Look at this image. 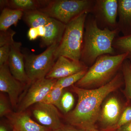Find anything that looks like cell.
<instances>
[{"mask_svg":"<svg viewBox=\"0 0 131 131\" xmlns=\"http://www.w3.org/2000/svg\"><path fill=\"white\" fill-rule=\"evenodd\" d=\"M12 131H16L15 129H13V130H12Z\"/></svg>","mask_w":131,"mask_h":131,"instance_id":"e575fe53","label":"cell"},{"mask_svg":"<svg viewBox=\"0 0 131 131\" xmlns=\"http://www.w3.org/2000/svg\"><path fill=\"white\" fill-rule=\"evenodd\" d=\"M127 54H105L98 58L88 69L83 78L76 83V86L94 89L105 85L113 79L121 70Z\"/></svg>","mask_w":131,"mask_h":131,"instance_id":"3957f363","label":"cell"},{"mask_svg":"<svg viewBox=\"0 0 131 131\" xmlns=\"http://www.w3.org/2000/svg\"><path fill=\"white\" fill-rule=\"evenodd\" d=\"M88 69L83 70L74 74L57 80L56 84L62 87L63 89L73 86L75 83L81 80L86 73Z\"/></svg>","mask_w":131,"mask_h":131,"instance_id":"603a6c76","label":"cell"},{"mask_svg":"<svg viewBox=\"0 0 131 131\" xmlns=\"http://www.w3.org/2000/svg\"><path fill=\"white\" fill-rule=\"evenodd\" d=\"M7 117L10 125L16 131H51L33 120L25 111L12 112Z\"/></svg>","mask_w":131,"mask_h":131,"instance_id":"5bb4252c","label":"cell"},{"mask_svg":"<svg viewBox=\"0 0 131 131\" xmlns=\"http://www.w3.org/2000/svg\"><path fill=\"white\" fill-rule=\"evenodd\" d=\"M8 102L3 95L0 96V116L1 117L9 115L12 113Z\"/></svg>","mask_w":131,"mask_h":131,"instance_id":"4316f807","label":"cell"},{"mask_svg":"<svg viewBox=\"0 0 131 131\" xmlns=\"http://www.w3.org/2000/svg\"><path fill=\"white\" fill-rule=\"evenodd\" d=\"M86 131H100L99 130H98L96 128H93V129H90V130H87Z\"/></svg>","mask_w":131,"mask_h":131,"instance_id":"836d02e7","label":"cell"},{"mask_svg":"<svg viewBox=\"0 0 131 131\" xmlns=\"http://www.w3.org/2000/svg\"><path fill=\"white\" fill-rule=\"evenodd\" d=\"M24 13L22 18L30 28H37L40 26H45L50 19V18L39 10H32Z\"/></svg>","mask_w":131,"mask_h":131,"instance_id":"d6986e66","label":"cell"},{"mask_svg":"<svg viewBox=\"0 0 131 131\" xmlns=\"http://www.w3.org/2000/svg\"><path fill=\"white\" fill-rule=\"evenodd\" d=\"M21 45L20 42L14 41L12 44L8 63L9 70L15 78L24 84H31L26 72Z\"/></svg>","mask_w":131,"mask_h":131,"instance_id":"7c38bea8","label":"cell"},{"mask_svg":"<svg viewBox=\"0 0 131 131\" xmlns=\"http://www.w3.org/2000/svg\"><path fill=\"white\" fill-rule=\"evenodd\" d=\"M0 131H10L9 126L6 123L1 122Z\"/></svg>","mask_w":131,"mask_h":131,"instance_id":"d6a6232c","label":"cell"},{"mask_svg":"<svg viewBox=\"0 0 131 131\" xmlns=\"http://www.w3.org/2000/svg\"><path fill=\"white\" fill-rule=\"evenodd\" d=\"M38 33L39 37L41 38L43 37L45 34V26H41L37 27Z\"/></svg>","mask_w":131,"mask_h":131,"instance_id":"1f68e13d","label":"cell"},{"mask_svg":"<svg viewBox=\"0 0 131 131\" xmlns=\"http://www.w3.org/2000/svg\"><path fill=\"white\" fill-rule=\"evenodd\" d=\"M48 0H1L2 10L5 8L17 9L23 12L38 10L47 4Z\"/></svg>","mask_w":131,"mask_h":131,"instance_id":"e0dca14e","label":"cell"},{"mask_svg":"<svg viewBox=\"0 0 131 131\" xmlns=\"http://www.w3.org/2000/svg\"><path fill=\"white\" fill-rule=\"evenodd\" d=\"M122 112L121 103L116 97L108 98L104 103L99 117V120L103 126L102 130L110 129L115 125Z\"/></svg>","mask_w":131,"mask_h":131,"instance_id":"4fadbf2b","label":"cell"},{"mask_svg":"<svg viewBox=\"0 0 131 131\" xmlns=\"http://www.w3.org/2000/svg\"><path fill=\"white\" fill-rule=\"evenodd\" d=\"M59 44L52 45L38 55L32 53L28 49H21L26 73L31 84L46 77L56 61L54 54Z\"/></svg>","mask_w":131,"mask_h":131,"instance_id":"8992f818","label":"cell"},{"mask_svg":"<svg viewBox=\"0 0 131 131\" xmlns=\"http://www.w3.org/2000/svg\"><path fill=\"white\" fill-rule=\"evenodd\" d=\"M118 0H95L90 14L94 16L98 27L111 30L117 29Z\"/></svg>","mask_w":131,"mask_h":131,"instance_id":"52a82bcc","label":"cell"},{"mask_svg":"<svg viewBox=\"0 0 131 131\" xmlns=\"http://www.w3.org/2000/svg\"><path fill=\"white\" fill-rule=\"evenodd\" d=\"M51 131H85L82 129L77 128L70 125H64L61 128L55 130Z\"/></svg>","mask_w":131,"mask_h":131,"instance_id":"f546056e","label":"cell"},{"mask_svg":"<svg viewBox=\"0 0 131 131\" xmlns=\"http://www.w3.org/2000/svg\"><path fill=\"white\" fill-rule=\"evenodd\" d=\"M112 131H131V122Z\"/></svg>","mask_w":131,"mask_h":131,"instance_id":"4dcf8cb0","label":"cell"},{"mask_svg":"<svg viewBox=\"0 0 131 131\" xmlns=\"http://www.w3.org/2000/svg\"><path fill=\"white\" fill-rule=\"evenodd\" d=\"M11 46L6 45L0 47V66L8 62L11 51Z\"/></svg>","mask_w":131,"mask_h":131,"instance_id":"83f0119b","label":"cell"},{"mask_svg":"<svg viewBox=\"0 0 131 131\" xmlns=\"http://www.w3.org/2000/svg\"><path fill=\"white\" fill-rule=\"evenodd\" d=\"M75 100L73 95L69 91L64 92L60 100L58 108L64 113L68 114L73 108Z\"/></svg>","mask_w":131,"mask_h":131,"instance_id":"cb8c5ba5","label":"cell"},{"mask_svg":"<svg viewBox=\"0 0 131 131\" xmlns=\"http://www.w3.org/2000/svg\"><path fill=\"white\" fill-rule=\"evenodd\" d=\"M32 113L40 125L51 131L59 129L64 125L57 107L53 105L42 102L37 103L33 108Z\"/></svg>","mask_w":131,"mask_h":131,"instance_id":"9c48e42d","label":"cell"},{"mask_svg":"<svg viewBox=\"0 0 131 131\" xmlns=\"http://www.w3.org/2000/svg\"></svg>","mask_w":131,"mask_h":131,"instance_id":"d590c367","label":"cell"},{"mask_svg":"<svg viewBox=\"0 0 131 131\" xmlns=\"http://www.w3.org/2000/svg\"><path fill=\"white\" fill-rule=\"evenodd\" d=\"M125 84V91L127 98L131 100V61L126 59L121 69Z\"/></svg>","mask_w":131,"mask_h":131,"instance_id":"7402d4cb","label":"cell"},{"mask_svg":"<svg viewBox=\"0 0 131 131\" xmlns=\"http://www.w3.org/2000/svg\"><path fill=\"white\" fill-rule=\"evenodd\" d=\"M88 69L81 61H76L66 57L60 56L45 78L58 80Z\"/></svg>","mask_w":131,"mask_h":131,"instance_id":"8fae6325","label":"cell"},{"mask_svg":"<svg viewBox=\"0 0 131 131\" xmlns=\"http://www.w3.org/2000/svg\"><path fill=\"white\" fill-rule=\"evenodd\" d=\"M113 47L117 54H127L126 59L131 61V34L115 38Z\"/></svg>","mask_w":131,"mask_h":131,"instance_id":"ffe728a7","label":"cell"},{"mask_svg":"<svg viewBox=\"0 0 131 131\" xmlns=\"http://www.w3.org/2000/svg\"><path fill=\"white\" fill-rule=\"evenodd\" d=\"M88 14H82L66 25L62 40L54 54L56 61L60 56L80 61L85 22Z\"/></svg>","mask_w":131,"mask_h":131,"instance_id":"277c9868","label":"cell"},{"mask_svg":"<svg viewBox=\"0 0 131 131\" xmlns=\"http://www.w3.org/2000/svg\"><path fill=\"white\" fill-rule=\"evenodd\" d=\"M27 36L30 40H34L39 37L37 28H30L27 33Z\"/></svg>","mask_w":131,"mask_h":131,"instance_id":"f1b7e54d","label":"cell"},{"mask_svg":"<svg viewBox=\"0 0 131 131\" xmlns=\"http://www.w3.org/2000/svg\"><path fill=\"white\" fill-rule=\"evenodd\" d=\"M124 83L121 70L112 81L100 88L86 89L73 85L72 90L77 95L78 101L74 109L66 115V120L69 125L85 131L96 128L104 99Z\"/></svg>","mask_w":131,"mask_h":131,"instance_id":"6da1fadb","label":"cell"},{"mask_svg":"<svg viewBox=\"0 0 131 131\" xmlns=\"http://www.w3.org/2000/svg\"><path fill=\"white\" fill-rule=\"evenodd\" d=\"M24 84L12 75L8 62L0 66V91L8 94L14 108L18 107L19 95Z\"/></svg>","mask_w":131,"mask_h":131,"instance_id":"30bf717a","label":"cell"},{"mask_svg":"<svg viewBox=\"0 0 131 131\" xmlns=\"http://www.w3.org/2000/svg\"><path fill=\"white\" fill-rule=\"evenodd\" d=\"M119 33L118 28L111 30L99 28L94 16L88 14L85 22L80 61L88 67L93 65L97 59L102 55H117L113 43Z\"/></svg>","mask_w":131,"mask_h":131,"instance_id":"7a4b0ae2","label":"cell"},{"mask_svg":"<svg viewBox=\"0 0 131 131\" xmlns=\"http://www.w3.org/2000/svg\"><path fill=\"white\" fill-rule=\"evenodd\" d=\"M16 34L9 28L6 31H0V47L6 45H10L14 42L13 37Z\"/></svg>","mask_w":131,"mask_h":131,"instance_id":"484cf974","label":"cell"},{"mask_svg":"<svg viewBox=\"0 0 131 131\" xmlns=\"http://www.w3.org/2000/svg\"><path fill=\"white\" fill-rule=\"evenodd\" d=\"M57 80L44 78L32 83L19 104L17 112H25L30 106L42 102L55 86Z\"/></svg>","mask_w":131,"mask_h":131,"instance_id":"ba28073f","label":"cell"},{"mask_svg":"<svg viewBox=\"0 0 131 131\" xmlns=\"http://www.w3.org/2000/svg\"><path fill=\"white\" fill-rule=\"evenodd\" d=\"M131 122V106H127L122 111L117 124L110 129L102 131H112Z\"/></svg>","mask_w":131,"mask_h":131,"instance_id":"d4e9b609","label":"cell"},{"mask_svg":"<svg viewBox=\"0 0 131 131\" xmlns=\"http://www.w3.org/2000/svg\"><path fill=\"white\" fill-rule=\"evenodd\" d=\"M64 92V89L55 84L54 87L41 102L53 105L58 108L60 100Z\"/></svg>","mask_w":131,"mask_h":131,"instance_id":"44dd1931","label":"cell"},{"mask_svg":"<svg viewBox=\"0 0 131 131\" xmlns=\"http://www.w3.org/2000/svg\"><path fill=\"white\" fill-rule=\"evenodd\" d=\"M117 28L126 36L131 34V0H118Z\"/></svg>","mask_w":131,"mask_h":131,"instance_id":"2e32d148","label":"cell"},{"mask_svg":"<svg viewBox=\"0 0 131 131\" xmlns=\"http://www.w3.org/2000/svg\"><path fill=\"white\" fill-rule=\"evenodd\" d=\"M24 13L21 10L8 8L3 9L0 15V31L7 30L13 25L16 26Z\"/></svg>","mask_w":131,"mask_h":131,"instance_id":"ac0fdd59","label":"cell"},{"mask_svg":"<svg viewBox=\"0 0 131 131\" xmlns=\"http://www.w3.org/2000/svg\"><path fill=\"white\" fill-rule=\"evenodd\" d=\"M66 25L56 19L50 18L45 26V34L41 38L40 46L41 47H48L55 43H60L63 37Z\"/></svg>","mask_w":131,"mask_h":131,"instance_id":"9a60e30c","label":"cell"},{"mask_svg":"<svg viewBox=\"0 0 131 131\" xmlns=\"http://www.w3.org/2000/svg\"><path fill=\"white\" fill-rule=\"evenodd\" d=\"M95 0H48L39 10L50 18L67 25L80 15L90 14Z\"/></svg>","mask_w":131,"mask_h":131,"instance_id":"5b68a950","label":"cell"}]
</instances>
